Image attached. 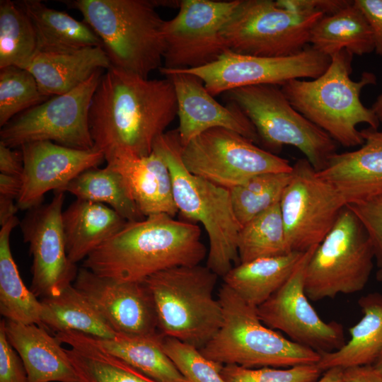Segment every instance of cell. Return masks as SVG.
Segmentation results:
<instances>
[{"label":"cell","instance_id":"46","mask_svg":"<svg viewBox=\"0 0 382 382\" xmlns=\"http://www.w3.org/2000/svg\"><path fill=\"white\" fill-rule=\"evenodd\" d=\"M343 378L344 382H382V374L373 365L345 369Z\"/></svg>","mask_w":382,"mask_h":382},{"label":"cell","instance_id":"40","mask_svg":"<svg viewBox=\"0 0 382 382\" xmlns=\"http://www.w3.org/2000/svg\"><path fill=\"white\" fill-rule=\"evenodd\" d=\"M323 371L316 364H301L286 369L264 366L246 368L223 365L221 375L226 382H316Z\"/></svg>","mask_w":382,"mask_h":382},{"label":"cell","instance_id":"18","mask_svg":"<svg viewBox=\"0 0 382 382\" xmlns=\"http://www.w3.org/2000/svg\"><path fill=\"white\" fill-rule=\"evenodd\" d=\"M73 285L120 335L152 337L159 333L152 296L142 282H120L81 267Z\"/></svg>","mask_w":382,"mask_h":382},{"label":"cell","instance_id":"51","mask_svg":"<svg viewBox=\"0 0 382 382\" xmlns=\"http://www.w3.org/2000/svg\"><path fill=\"white\" fill-rule=\"evenodd\" d=\"M377 281L382 282V267L379 268L376 274Z\"/></svg>","mask_w":382,"mask_h":382},{"label":"cell","instance_id":"48","mask_svg":"<svg viewBox=\"0 0 382 382\" xmlns=\"http://www.w3.org/2000/svg\"><path fill=\"white\" fill-rule=\"evenodd\" d=\"M323 372L316 382H344V369L332 367Z\"/></svg>","mask_w":382,"mask_h":382},{"label":"cell","instance_id":"39","mask_svg":"<svg viewBox=\"0 0 382 382\" xmlns=\"http://www.w3.org/2000/svg\"><path fill=\"white\" fill-rule=\"evenodd\" d=\"M161 345L165 353L187 382H226L221 375L224 364L207 359L197 347L163 336Z\"/></svg>","mask_w":382,"mask_h":382},{"label":"cell","instance_id":"38","mask_svg":"<svg viewBox=\"0 0 382 382\" xmlns=\"http://www.w3.org/2000/svg\"><path fill=\"white\" fill-rule=\"evenodd\" d=\"M50 98L42 93L31 73L16 66L0 69V127Z\"/></svg>","mask_w":382,"mask_h":382},{"label":"cell","instance_id":"27","mask_svg":"<svg viewBox=\"0 0 382 382\" xmlns=\"http://www.w3.org/2000/svg\"><path fill=\"white\" fill-rule=\"evenodd\" d=\"M18 4L34 28L37 52H62L103 47L99 37L85 21L49 8L38 0H25Z\"/></svg>","mask_w":382,"mask_h":382},{"label":"cell","instance_id":"20","mask_svg":"<svg viewBox=\"0 0 382 382\" xmlns=\"http://www.w3.org/2000/svg\"><path fill=\"white\" fill-rule=\"evenodd\" d=\"M173 82L177 97L179 139L185 146L192 139L210 129L234 131L255 144L260 139L253 123L234 103H218L196 76L179 70L159 69Z\"/></svg>","mask_w":382,"mask_h":382},{"label":"cell","instance_id":"19","mask_svg":"<svg viewBox=\"0 0 382 382\" xmlns=\"http://www.w3.org/2000/svg\"><path fill=\"white\" fill-rule=\"evenodd\" d=\"M20 149L23 173L16 204L23 210L41 204L47 192L61 191L79 174L105 161L103 153L95 148L81 150L50 141L25 144Z\"/></svg>","mask_w":382,"mask_h":382},{"label":"cell","instance_id":"34","mask_svg":"<svg viewBox=\"0 0 382 382\" xmlns=\"http://www.w3.org/2000/svg\"><path fill=\"white\" fill-rule=\"evenodd\" d=\"M59 192H68L76 199L105 204L127 221L145 218L121 174L108 165L103 168L96 167L83 171Z\"/></svg>","mask_w":382,"mask_h":382},{"label":"cell","instance_id":"6","mask_svg":"<svg viewBox=\"0 0 382 382\" xmlns=\"http://www.w3.org/2000/svg\"><path fill=\"white\" fill-rule=\"evenodd\" d=\"M218 299L222 308V324L199 349L207 359L246 368H289L317 364L320 360L318 352L266 326L259 318L257 308L225 284L219 289Z\"/></svg>","mask_w":382,"mask_h":382},{"label":"cell","instance_id":"50","mask_svg":"<svg viewBox=\"0 0 382 382\" xmlns=\"http://www.w3.org/2000/svg\"><path fill=\"white\" fill-rule=\"evenodd\" d=\"M373 366L382 374V351Z\"/></svg>","mask_w":382,"mask_h":382},{"label":"cell","instance_id":"3","mask_svg":"<svg viewBox=\"0 0 382 382\" xmlns=\"http://www.w3.org/2000/svg\"><path fill=\"white\" fill-rule=\"evenodd\" d=\"M352 57L342 50L330 57L329 66L320 76L309 81L293 79L280 86L299 112L347 148L364 143L358 125L365 123L374 129L380 125L374 110L360 99L362 89L375 84L376 77L365 71L358 81L352 80Z\"/></svg>","mask_w":382,"mask_h":382},{"label":"cell","instance_id":"32","mask_svg":"<svg viewBox=\"0 0 382 382\" xmlns=\"http://www.w3.org/2000/svg\"><path fill=\"white\" fill-rule=\"evenodd\" d=\"M18 224L13 216L0 230V313L6 320L41 326L40 299L24 284L11 250V233Z\"/></svg>","mask_w":382,"mask_h":382},{"label":"cell","instance_id":"23","mask_svg":"<svg viewBox=\"0 0 382 382\" xmlns=\"http://www.w3.org/2000/svg\"><path fill=\"white\" fill-rule=\"evenodd\" d=\"M4 329L24 364L28 382H78L65 348L45 327L5 319Z\"/></svg>","mask_w":382,"mask_h":382},{"label":"cell","instance_id":"47","mask_svg":"<svg viewBox=\"0 0 382 382\" xmlns=\"http://www.w3.org/2000/svg\"><path fill=\"white\" fill-rule=\"evenodd\" d=\"M22 186V177L0 173V197L18 199Z\"/></svg>","mask_w":382,"mask_h":382},{"label":"cell","instance_id":"2","mask_svg":"<svg viewBox=\"0 0 382 382\" xmlns=\"http://www.w3.org/2000/svg\"><path fill=\"white\" fill-rule=\"evenodd\" d=\"M207 255L201 229L166 214L128 221L93 250L82 267L120 282H142L162 270L200 265Z\"/></svg>","mask_w":382,"mask_h":382},{"label":"cell","instance_id":"45","mask_svg":"<svg viewBox=\"0 0 382 382\" xmlns=\"http://www.w3.org/2000/svg\"><path fill=\"white\" fill-rule=\"evenodd\" d=\"M0 172L2 174L22 177L23 157L22 151L0 142Z\"/></svg>","mask_w":382,"mask_h":382},{"label":"cell","instance_id":"37","mask_svg":"<svg viewBox=\"0 0 382 382\" xmlns=\"http://www.w3.org/2000/svg\"><path fill=\"white\" fill-rule=\"evenodd\" d=\"M291 171L257 175L229 190L234 214L241 227L279 203Z\"/></svg>","mask_w":382,"mask_h":382},{"label":"cell","instance_id":"31","mask_svg":"<svg viewBox=\"0 0 382 382\" xmlns=\"http://www.w3.org/2000/svg\"><path fill=\"white\" fill-rule=\"evenodd\" d=\"M40 299L41 326L55 333L76 332L104 340L120 335L73 284L57 296Z\"/></svg>","mask_w":382,"mask_h":382},{"label":"cell","instance_id":"42","mask_svg":"<svg viewBox=\"0 0 382 382\" xmlns=\"http://www.w3.org/2000/svg\"><path fill=\"white\" fill-rule=\"evenodd\" d=\"M0 382H28L24 364L7 338L4 320L0 323Z\"/></svg>","mask_w":382,"mask_h":382},{"label":"cell","instance_id":"33","mask_svg":"<svg viewBox=\"0 0 382 382\" xmlns=\"http://www.w3.org/2000/svg\"><path fill=\"white\" fill-rule=\"evenodd\" d=\"M87 337L107 352L158 382H187L165 353L161 334L152 337L119 335L108 340Z\"/></svg>","mask_w":382,"mask_h":382},{"label":"cell","instance_id":"26","mask_svg":"<svg viewBox=\"0 0 382 382\" xmlns=\"http://www.w3.org/2000/svg\"><path fill=\"white\" fill-rule=\"evenodd\" d=\"M358 304L363 316L349 329V340L337 350L320 353L316 364L323 371L373 365L382 351V294L369 293Z\"/></svg>","mask_w":382,"mask_h":382},{"label":"cell","instance_id":"4","mask_svg":"<svg viewBox=\"0 0 382 382\" xmlns=\"http://www.w3.org/2000/svg\"><path fill=\"white\" fill-rule=\"evenodd\" d=\"M182 149L175 129L161 135L153 151L161 156L168 167L178 212L189 220L200 222L207 233V267L223 277L233 264L240 263L237 241L241 226L230 191L190 173L183 163Z\"/></svg>","mask_w":382,"mask_h":382},{"label":"cell","instance_id":"13","mask_svg":"<svg viewBox=\"0 0 382 382\" xmlns=\"http://www.w3.org/2000/svg\"><path fill=\"white\" fill-rule=\"evenodd\" d=\"M240 0H182L178 14L165 21L163 66L167 70L194 69L228 51L222 35Z\"/></svg>","mask_w":382,"mask_h":382},{"label":"cell","instance_id":"15","mask_svg":"<svg viewBox=\"0 0 382 382\" xmlns=\"http://www.w3.org/2000/svg\"><path fill=\"white\" fill-rule=\"evenodd\" d=\"M331 58L311 46L286 57H262L224 53L215 62L194 69L179 70L200 79L213 96L231 90L256 85L282 86L293 79H316L329 66Z\"/></svg>","mask_w":382,"mask_h":382},{"label":"cell","instance_id":"10","mask_svg":"<svg viewBox=\"0 0 382 382\" xmlns=\"http://www.w3.org/2000/svg\"><path fill=\"white\" fill-rule=\"evenodd\" d=\"M322 13L297 11L277 1L240 0L222 30L230 51L262 57H286L301 52Z\"/></svg>","mask_w":382,"mask_h":382},{"label":"cell","instance_id":"1","mask_svg":"<svg viewBox=\"0 0 382 382\" xmlns=\"http://www.w3.org/2000/svg\"><path fill=\"white\" fill-rule=\"evenodd\" d=\"M176 116V93L169 78L149 79L111 66L101 76L90 106L94 148L104 156H147Z\"/></svg>","mask_w":382,"mask_h":382},{"label":"cell","instance_id":"28","mask_svg":"<svg viewBox=\"0 0 382 382\" xmlns=\"http://www.w3.org/2000/svg\"><path fill=\"white\" fill-rule=\"evenodd\" d=\"M304 253L293 251L240 263L223 277L224 284L257 308L286 282Z\"/></svg>","mask_w":382,"mask_h":382},{"label":"cell","instance_id":"11","mask_svg":"<svg viewBox=\"0 0 382 382\" xmlns=\"http://www.w3.org/2000/svg\"><path fill=\"white\" fill-rule=\"evenodd\" d=\"M102 70L73 90L54 96L14 117L0 131V142L11 147L50 141L81 150L94 149L89 110Z\"/></svg>","mask_w":382,"mask_h":382},{"label":"cell","instance_id":"8","mask_svg":"<svg viewBox=\"0 0 382 382\" xmlns=\"http://www.w3.org/2000/svg\"><path fill=\"white\" fill-rule=\"evenodd\" d=\"M374 259L366 230L345 206L307 263L304 287L308 298L318 301L361 291L368 283Z\"/></svg>","mask_w":382,"mask_h":382},{"label":"cell","instance_id":"41","mask_svg":"<svg viewBox=\"0 0 382 382\" xmlns=\"http://www.w3.org/2000/svg\"><path fill=\"white\" fill-rule=\"evenodd\" d=\"M366 230L378 268L382 267V193L366 200L346 205Z\"/></svg>","mask_w":382,"mask_h":382},{"label":"cell","instance_id":"12","mask_svg":"<svg viewBox=\"0 0 382 382\" xmlns=\"http://www.w3.org/2000/svg\"><path fill=\"white\" fill-rule=\"evenodd\" d=\"M181 157L190 173L228 190L257 175L292 170L288 160L221 127L192 139L183 146Z\"/></svg>","mask_w":382,"mask_h":382},{"label":"cell","instance_id":"36","mask_svg":"<svg viewBox=\"0 0 382 382\" xmlns=\"http://www.w3.org/2000/svg\"><path fill=\"white\" fill-rule=\"evenodd\" d=\"M37 50L34 28L16 2L0 1V69L25 68Z\"/></svg>","mask_w":382,"mask_h":382},{"label":"cell","instance_id":"22","mask_svg":"<svg viewBox=\"0 0 382 382\" xmlns=\"http://www.w3.org/2000/svg\"><path fill=\"white\" fill-rule=\"evenodd\" d=\"M107 165L117 170L140 212L146 217L166 214L173 217L175 206L170 173L164 159L154 151L147 156L116 152L105 156Z\"/></svg>","mask_w":382,"mask_h":382},{"label":"cell","instance_id":"21","mask_svg":"<svg viewBox=\"0 0 382 382\" xmlns=\"http://www.w3.org/2000/svg\"><path fill=\"white\" fill-rule=\"evenodd\" d=\"M360 132L364 139L360 148L335 154L317 171L337 189L346 205L382 193V129L369 127Z\"/></svg>","mask_w":382,"mask_h":382},{"label":"cell","instance_id":"7","mask_svg":"<svg viewBox=\"0 0 382 382\" xmlns=\"http://www.w3.org/2000/svg\"><path fill=\"white\" fill-rule=\"evenodd\" d=\"M217 278L198 265L166 269L143 281L153 299L159 333L204 347L223 321L221 303L214 296Z\"/></svg>","mask_w":382,"mask_h":382},{"label":"cell","instance_id":"35","mask_svg":"<svg viewBox=\"0 0 382 382\" xmlns=\"http://www.w3.org/2000/svg\"><path fill=\"white\" fill-rule=\"evenodd\" d=\"M237 243L240 263L291 253L286 239L279 203L242 226Z\"/></svg>","mask_w":382,"mask_h":382},{"label":"cell","instance_id":"17","mask_svg":"<svg viewBox=\"0 0 382 382\" xmlns=\"http://www.w3.org/2000/svg\"><path fill=\"white\" fill-rule=\"evenodd\" d=\"M64 193L55 191L49 203L29 209L20 223L33 257L30 290L40 299L59 295L72 284L79 270L66 250L62 221Z\"/></svg>","mask_w":382,"mask_h":382},{"label":"cell","instance_id":"24","mask_svg":"<svg viewBox=\"0 0 382 382\" xmlns=\"http://www.w3.org/2000/svg\"><path fill=\"white\" fill-rule=\"evenodd\" d=\"M111 66L103 47L62 52H37L25 67L48 98L66 93L93 74Z\"/></svg>","mask_w":382,"mask_h":382},{"label":"cell","instance_id":"44","mask_svg":"<svg viewBox=\"0 0 382 382\" xmlns=\"http://www.w3.org/2000/svg\"><path fill=\"white\" fill-rule=\"evenodd\" d=\"M371 28L374 51L382 57V0H354Z\"/></svg>","mask_w":382,"mask_h":382},{"label":"cell","instance_id":"30","mask_svg":"<svg viewBox=\"0 0 382 382\" xmlns=\"http://www.w3.org/2000/svg\"><path fill=\"white\" fill-rule=\"evenodd\" d=\"M309 43L330 57L342 50L358 56L374 51L369 24L354 1L338 12L319 19L311 30Z\"/></svg>","mask_w":382,"mask_h":382},{"label":"cell","instance_id":"49","mask_svg":"<svg viewBox=\"0 0 382 382\" xmlns=\"http://www.w3.org/2000/svg\"><path fill=\"white\" fill-rule=\"evenodd\" d=\"M371 108L375 112L379 122H382V91L380 93V95L377 97L376 100L373 103Z\"/></svg>","mask_w":382,"mask_h":382},{"label":"cell","instance_id":"14","mask_svg":"<svg viewBox=\"0 0 382 382\" xmlns=\"http://www.w3.org/2000/svg\"><path fill=\"white\" fill-rule=\"evenodd\" d=\"M279 206L290 251L304 253L322 242L346 204L304 158L292 166Z\"/></svg>","mask_w":382,"mask_h":382},{"label":"cell","instance_id":"29","mask_svg":"<svg viewBox=\"0 0 382 382\" xmlns=\"http://www.w3.org/2000/svg\"><path fill=\"white\" fill-rule=\"evenodd\" d=\"M54 335L70 347L65 349L78 382H158L95 345L84 334L64 332Z\"/></svg>","mask_w":382,"mask_h":382},{"label":"cell","instance_id":"9","mask_svg":"<svg viewBox=\"0 0 382 382\" xmlns=\"http://www.w3.org/2000/svg\"><path fill=\"white\" fill-rule=\"evenodd\" d=\"M225 93L229 102L248 117L260 141L269 149L279 151L286 145L294 146L317 171L323 170L337 153V143L299 112L279 86H250Z\"/></svg>","mask_w":382,"mask_h":382},{"label":"cell","instance_id":"5","mask_svg":"<svg viewBox=\"0 0 382 382\" xmlns=\"http://www.w3.org/2000/svg\"><path fill=\"white\" fill-rule=\"evenodd\" d=\"M81 12L101 40L111 66L141 76L162 66L163 20L150 0H76L66 2Z\"/></svg>","mask_w":382,"mask_h":382},{"label":"cell","instance_id":"16","mask_svg":"<svg viewBox=\"0 0 382 382\" xmlns=\"http://www.w3.org/2000/svg\"><path fill=\"white\" fill-rule=\"evenodd\" d=\"M318 245L304 253L289 278L257 307V313L268 328L282 331L291 341L320 354L337 350L346 342L342 325L322 320L305 291L306 265Z\"/></svg>","mask_w":382,"mask_h":382},{"label":"cell","instance_id":"43","mask_svg":"<svg viewBox=\"0 0 382 382\" xmlns=\"http://www.w3.org/2000/svg\"><path fill=\"white\" fill-rule=\"evenodd\" d=\"M352 1L346 0H278L279 6L297 11L322 13L324 16L332 15L349 5Z\"/></svg>","mask_w":382,"mask_h":382},{"label":"cell","instance_id":"25","mask_svg":"<svg viewBox=\"0 0 382 382\" xmlns=\"http://www.w3.org/2000/svg\"><path fill=\"white\" fill-rule=\"evenodd\" d=\"M62 221L66 253L76 265L128 222L105 204L81 199L63 211Z\"/></svg>","mask_w":382,"mask_h":382}]
</instances>
